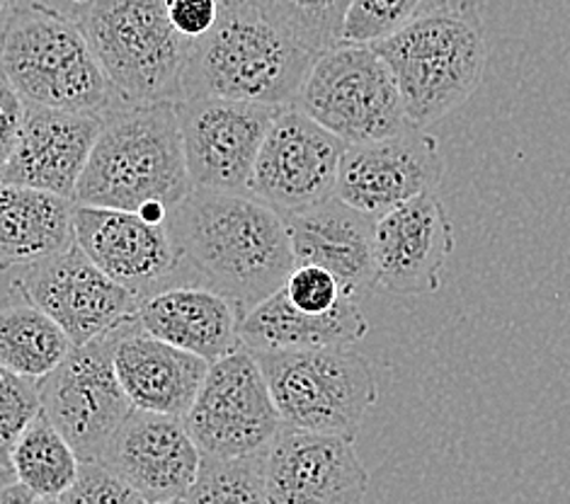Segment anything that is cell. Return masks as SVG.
Masks as SVG:
<instances>
[{"label": "cell", "mask_w": 570, "mask_h": 504, "mask_svg": "<svg viewBox=\"0 0 570 504\" xmlns=\"http://www.w3.org/2000/svg\"><path fill=\"white\" fill-rule=\"evenodd\" d=\"M372 49L391 68L413 127L428 129L464 105L483 83L488 42L476 8L444 6Z\"/></svg>", "instance_id": "5"}, {"label": "cell", "mask_w": 570, "mask_h": 504, "mask_svg": "<svg viewBox=\"0 0 570 504\" xmlns=\"http://www.w3.org/2000/svg\"><path fill=\"white\" fill-rule=\"evenodd\" d=\"M37 497L24 487L12 471H0V504H32Z\"/></svg>", "instance_id": "35"}, {"label": "cell", "mask_w": 570, "mask_h": 504, "mask_svg": "<svg viewBox=\"0 0 570 504\" xmlns=\"http://www.w3.org/2000/svg\"><path fill=\"white\" fill-rule=\"evenodd\" d=\"M115 335L117 328L71 347L57 369L37 381L42 415L80 461H100L105 446L134 411L115 372Z\"/></svg>", "instance_id": "10"}, {"label": "cell", "mask_w": 570, "mask_h": 504, "mask_svg": "<svg viewBox=\"0 0 570 504\" xmlns=\"http://www.w3.org/2000/svg\"><path fill=\"white\" fill-rule=\"evenodd\" d=\"M73 240L107 277L139 298L180 281V255L168 224L154 226L134 211L76 204Z\"/></svg>", "instance_id": "16"}, {"label": "cell", "mask_w": 570, "mask_h": 504, "mask_svg": "<svg viewBox=\"0 0 570 504\" xmlns=\"http://www.w3.org/2000/svg\"><path fill=\"white\" fill-rule=\"evenodd\" d=\"M175 107L193 187L248 192L257 154L282 107L228 98H183Z\"/></svg>", "instance_id": "13"}, {"label": "cell", "mask_w": 570, "mask_h": 504, "mask_svg": "<svg viewBox=\"0 0 570 504\" xmlns=\"http://www.w3.org/2000/svg\"><path fill=\"white\" fill-rule=\"evenodd\" d=\"M12 289L42 308L73 347L134 320L141 304L137 294L107 277L76 240L47 260L18 267Z\"/></svg>", "instance_id": "11"}, {"label": "cell", "mask_w": 570, "mask_h": 504, "mask_svg": "<svg viewBox=\"0 0 570 504\" xmlns=\"http://www.w3.org/2000/svg\"><path fill=\"white\" fill-rule=\"evenodd\" d=\"M180 255V281L228 296L248 313L282 289L294 269L282 216L248 192L193 187L168 216Z\"/></svg>", "instance_id": "1"}, {"label": "cell", "mask_w": 570, "mask_h": 504, "mask_svg": "<svg viewBox=\"0 0 570 504\" xmlns=\"http://www.w3.org/2000/svg\"><path fill=\"white\" fill-rule=\"evenodd\" d=\"M22 121L24 100L20 98L18 90L8 83V78L0 73V177H3L12 154H16Z\"/></svg>", "instance_id": "34"}, {"label": "cell", "mask_w": 570, "mask_h": 504, "mask_svg": "<svg viewBox=\"0 0 570 504\" xmlns=\"http://www.w3.org/2000/svg\"><path fill=\"white\" fill-rule=\"evenodd\" d=\"M243 313L228 296L202 284H173L141 298V330L178 349L216 362L240 345Z\"/></svg>", "instance_id": "22"}, {"label": "cell", "mask_w": 570, "mask_h": 504, "mask_svg": "<svg viewBox=\"0 0 570 504\" xmlns=\"http://www.w3.org/2000/svg\"><path fill=\"white\" fill-rule=\"evenodd\" d=\"M0 73L27 105L105 115L127 102L76 20L49 0L18 8L0 27Z\"/></svg>", "instance_id": "4"}, {"label": "cell", "mask_w": 570, "mask_h": 504, "mask_svg": "<svg viewBox=\"0 0 570 504\" xmlns=\"http://www.w3.org/2000/svg\"><path fill=\"white\" fill-rule=\"evenodd\" d=\"M166 8L175 32L195 42L214 27L216 18H219L222 0H166Z\"/></svg>", "instance_id": "33"}, {"label": "cell", "mask_w": 570, "mask_h": 504, "mask_svg": "<svg viewBox=\"0 0 570 504\" xmlns=\"http://www.w3.org/2000/svg\"><path fill=\"white\" fill-rule=\"evenodd\" d=\"M253 354L284 425L355 439L379 401L372 364L350 345Z\"/></svg>", "instance_id": "7"}, {"label": "cell", "mask_w": 570, "mask_h": 504, "mask_svg": "<svg viewBox=\"0 0 570 504\" xmlns=\"http://www.w3.org/2000/svg\"><path fill=\"white\" fill-rule=\"evenodd\" d=\"M265 454L243 458L202 456L195 485L187 495L189 504H267Z\"/></svg>", "instance_id": "28"}, {"label": "cell", "mask_w": 570, "mask_h": 504, "mask_svg": "<svg viewBox=\"0 0 570 504\" xmlns=\"http://www.w3.org/2000/svg\"><path fill=\"white\" fill-rule=\"evenodd\" d=\"M316 59V51L282 32L253 0H224L212 30L189 45L183 98L287 107Z\"/></svg>", "instance_id": "3"}, {"label": "cell", "mask_w": 570, "mask_h": 504, "mask_svg": "<svg viewBox=\"0 0 570 504\" xmlns=\"http://www.w3.org/2000/svg\"><path fill=\"white\" fill-rule=\"evenodd\" d=\"M63 504H148L127 481L100 461H80L76 483L61 495Z\"/></svg>", "instance_id": "31"}, {"label": "cell", "mask_w": 570, "mask_h": 504, "mask_svg": "<svg viewBox=\"0 0 570 504\" xmlns=\"http://www.w3.org/2000/svg\"><path fill=\"white\" fill-rule=\"evenodd\" d=\"M450 6V0H352L343 27V42L374 45L403 30L430 12Z\"/></svg>", "instance_id": "29"}, {"label": "cell", "mask_w": 570, "mask_h": 504, "mask_svg": "<svg viewBox=\"0 0 570 504\" xmlns=\"http://www.w3.org/2000/svg\"><path fill=\"white\" fill-rule=\"evenodd\" d=\"M66 3H69V6L73 8V6H78V3H83V0H66Z\"/></svg>", "instance_id": "39"}, {"label": "cell", "mask_w": 570, "mask_h": 504, "mask_svg": "<svg viewBox=\"0 0 570 504\" xmlns=\"http://www.w3.org/2000/svg\"><path fill=\"white\" fill-rule=\"evenodd\" d=\"M294 105L350 144L376 141L409 127L391 68L372 45H337L318 53Z\"/></svg>", "instance_id": "8"}, {"label": "cell", "mask_w": 570, "mask_h": 504, "mask_svg": "<svg viewBox=\"0 0 570 504\" xmlns=\"http://www.w3.org/2000/svg\"><path fill=\"white\" fill-rule=\"evenodd\" d=\"M292 240L294 265L328 269L347 298H360L376 286L372 214L331 197L316 207L282 216Z\"/></svg>", "instance_id": "19"}, {"label": "cell", "mask_w": 570, "mask_h": 504, "mask_svg": "<svg viewBox=\"0 0 570 504\" xmlns=\"http://www.w3.org/2000/svg\"><path fill=\"white\" fill-rule=\"evenodd\" d=\"M370 471L355 439L284 425L265 454L267 504H364Z\"/></svg>", "instance_id": "15"}, {"label": "cell", "mask_w": 570, "mask_h": 504, "mask_svg": "<svg viewBox=\"0 0 570 504\" xmlns=\"http://www.w3.org/2000/svg\"><path fill=\"white\" fill-rule=\"evenodd\" d=\"M27 3H32V0H0V27L6 24V20L12 16V12Z\"/></svg>", "instance_id": "36"}, {"label": "cell", "mask_w": 570, "mask_h": 504, "mask_svg": "<svg viewBox=\"0 0 570 504\" xmlns=\"http://www.w3.org/2000/svg\"><path fill=\"white\" fill-rule=\"evenodd\" d=\"M127 102H178L189 39L175 32L166 0H83L66 10Z\"/></svg>", "instance_id": "6"}, {"label": "cell", "mask_w": 570, "mask_h": 504, "mask_svg": "<svg viewBox=\"0 0 570 504\" xmlns=\"http://www.w3.org/2000/svg\"><path fill=\"white\" fill-rule=\"evenodd\" d=\"M202 454L189 437L183 417L134 411L121 422L100 456L148 502H168L189 495Z\"/></svg>", "instance_id": "17"}, {"label": "cell", "mask_w": 570, "mask_h": 504, "mask_svg": "<svg viewBox=\"0 0 570 504\" xmlns=\"http://www.w3.org/2000/svg\"><path fill=\"white\" fill-rule=\"evenodd\" d=\"M32 504H63L61 497H37Z\"/></svg>", "instance_id": "37"}, {"label": "cell", "mask_w": 570, "mask_h": 504, "mask_svg": "<svg viewBox=\"0 0 570 504\" xmlns=\"http://www.w3.org/2000/svg\"><path fill=\"white\" fill-rule=\"evenodd\" d=\"M222 3H224V0H222Z\"/></svg>", "instance_id": "40"}, {"label": "cell", "mask_w": 570, "mask_h": 504, "mask_svg": "<svg viewBox=\"0 0 570 504\" xmlns=\"http://www.w3.org/2000/svg\"><path fill=\"white\" fill-rule=\"evenodd\" d=\"M347 144L296 105L282 107L257 154L248 195L289 216L331 199Z\"/></svg>", "instance_id": "12"}, {"label": "cell", "mask_w": 570, "mask_h": 504, "mask_svg": "<svg viewBox=\"0 0 570 504\" xmlns=\"http://www.w3.org/2000/svg\"><path fill=\"white\" fill-rule=\"evenodd\" d=\"M112 359L131 407L173 417L187 415L209 369L207 359L141 330L137 318L117 328Z\"/></svg>", "instance_id": "21"}, {"label": "cell", "mask_w": 570, "mask_h": 504, "mask_svg": "<svg viewBox=\"0 0 570 504\" xmlns=\"http://www.w3.org/2000/svg\"><path fill=\"white\" fill-rule=\"evenodd\" d=\"M71 339L42 308L22 294L0 298V364L10 372L39 381L63 362Z\"/></svg>", "instance_id": "25"}, {"label": "cell", "mask_w": 570, "mask_h": 504, "mask_svg": "<svg viewBox=\"0 0 570 504\" xmlns=\"http://www.w3.org/2000/svg\"><path fill=\"white\" fill-rule=\"evenodd\" d=\"M289 302L308 313L331 310L343 298L341 284L328 269L316 265H294L287 281H284Z\"/></svg>", "instance_id": "32"}, {"label": "cell", "mask_w": 570, "mask_h": 504, "mask_svg": "<svg viewBox=\"0 0 570 504\" xmlns=\"http://www.w3.org/2000/svg\"><path fill=\"white\" fill-rule=\"evenodd\" d=\"M183 422L202 456L243 458L267 452L282 417L248 347L238 345L209 364L205 384Z\"/></svg>", "instance_id": "9"}, {"label": "cell", "mask_w": 570, "mask_h": 504, "mask_svg": "<svg viewBox=\"0 0 570 504\" xmlns=\"http://www.w3.org/2000/svg\"><path fill=\"white\" fill-rule=\"evenodd\" d=\"M444 175L440 144L428 129L403 127L376 141L350 144L337 172L335 197L374 219L420 195L438 192Z\"/></svg>", "instance_id": "14"}, {"label": "cell", "mask_w": 570, "mask_h": 504, "mask_svg": "<svg viewBox=\"0 0 570 504\" xmlns=\"http://www.w3.org/2000/svg\"><path fill=\"white\" fill-rule=\"evenodd\" d=\"M102 129V115H83L27 105L20 141L0 177L6 185H22L73 199L95 139Z\"/></svg>", "instance_id": "20"}, {"label": "cell", "mask_w": 570, "mask_h": 504, "mask_svg": "<svg viewBox=\"0 0 570 504\" xmlns=\"http://www.w3.org/2000/svg\"><path fill=\"white\" fill-rule=\"evenodd\" d=\"M454 245V226L434 192L405 201L374 224L376 284L399 296L434 294Z\"/></svg>", "instance_id": "18"}, {"label": "cell", "mask_w": 570, "mask_h": 504, "mask_svg": "<svg viewBox=\"0 0 570 504\" xmlns=\"http://www.w3.org/2000/svg\"><path fill=\"white\" fill-rule=\"evenodd\" d=\"M10 471L35 497H61L78 478L80 458L39 411L12 446Z\"/></svg>", "instance_id": "26"}, {"label": "cell", "mask_w": 570, "mask_h": 504, "mask_svg": "<svg viewBox=\"0 0 570 504\" xmlns=\"http://www.w3.org/2000/svg\"><path fill=\"white\" fill-rule=\"evenodd\" d=\"M189 192L175 102H119L102 115V129L78 177L76 204L137 214L151 201L173 209Z\"/></svg>", "instance_id": "2"}, {"label": "cell", "mask_w": 570, "mask_h": 504, "mask_svg": "<svg viewBox=\"0 0 570 504\" xmlns=\"http://www.w3.org/2000/svg\"><path fill=\"white\" fill-rule=\"evenodd\" d=\"M156 504H189V500L180 497V500H168V502H156Z\"/></svg>", "instance_id": "38"}, {"label": "cell", "mask_w": 570, "mask_h": 504, "mask_svg": "<svg viewBox=\"0 0 570 504\" xmlns=\"http://www.w3.org/2000/svg\"><path fill=\"white\" fill-rule=\"evenodd\" d=\"M69 197L0 182V271L35 265L73 243Z\"/></svg>", "instance_id": "24"}, {"label": "cell", "mask_w": 570, "mask_h": 504, "mask_svg": "<svg viewBox=\"0 0 570 504\" xmlns=\"http://www.w3.org/2000/svg\"><path fill=\"white\" fill-rule=\"evenodd\" d=\"M42 411L37 381L0 364V471H10V452L24 427Z\"/></svg>", "instance_id": "30"}, {"label": "cell", "mask_w": 570, "mask_h": 504, "mask_svg": "<svg viewBox=\"0 0 570 504\" xmlns=\"http://www.w3.org/2000/svg\"><path fill=\"white\" fill-rule=\"evenodd\" d=\"M263 16L298 45L323 53L343 45L352 0H253Z\"/></svg>", "instance_id": "27"}, {"label": "cell", "mask_w": 570, "mask_h": 504, "mask_svg": "<svg viewBox=\"0 0 570 504\" xmlns=\"http://www.w3.org/2000/svg\"><path fill=\"white\" fill-rule=\"evenodd\" d=\"M366 333L370 323L355 298L343 296L331 310L308 313L289 302L284 286L243 313L238 325L240 345L250 352L355 345Z\"/></svg>", "instance_id": "23"}]
</instances>
